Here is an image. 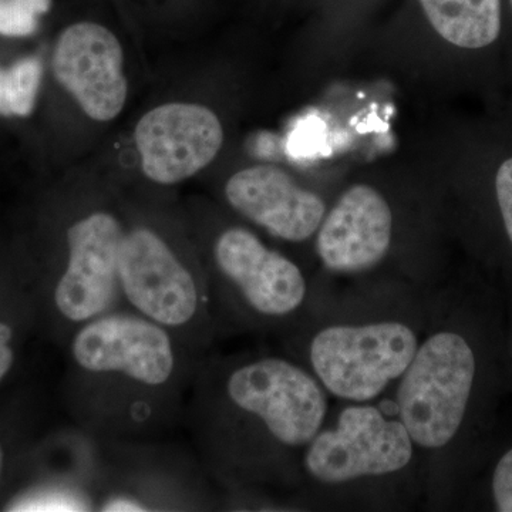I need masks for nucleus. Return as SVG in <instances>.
<instances>
[{
    "instance_id": "f257e3e1",
    "label": "nucleus",
    "mask_w": 512,
    "mask_h": 512,
    "mask_svg": "<svg viewBox=\"0 0 512 512\" xmlns=\"http://www.w3.org/2000/svg\"><path fill=\"white\" fill-rule=\"evenodd\" d=\"M197 352L130 309L104 313L69 339L77 423L100 439H144L180 416Z\"/></svg>"
},
{
    "instance_id": "f03ea898",
    "label": "nucleus",
    "mask_w": 512,
    "mask_h": 512,
    "mask_svg": "<svg viewBox=\"0 0 512 512\" xmlns=\"http://www.w3.org/2000/svg\"><path fill=\"white\" fill-rule=\"evenodd\" d=\"M190 396L191 426L205 454L242 434L286 450L306 447L328 416V396L316 376L276 356L221 372L198 366Z\"/></svg>"
},
{
    "instance_id": "7ed1b4c3",
    "label": "nucleus",
    "mask_w": 512,
    "mask_h": 512,
    "mask_svg": "<svg viewBox=\"0 0 512 512\" xmlns=\"http://www.w3.org/2000/svg\"><path fill=\"white\" fill-rule=\"evenodd\" d=\"M123 306L200 352L215 335L204 269L150 225L126 228L119 254Z\"/></svg>"
},
{
    "instance_id": "20e7f679",
    "label": "nucleus",
    "mask_w": 512,
    "mask_h": 512,
    "mask_svg": "<svg viewBox=\"0 0 512 512\" xmlns=\"http://www.w3.org/2000/svg\"><path fill=\"white\" fill-rule=\"evenodd\" d=\"M476 357L458 333H433L416 350L397 387V412L414 446L446 447L463 424Z\"/></svg>"
},
{
    "instance_id": "39448f33",
    "label": "nucleus",
    "mask_w": 512,
    "mask_h": 512,
    "mask_svg": "<svg viewBox=\"0 0 512 512\" xmlns=\"http://www.w3.org/2000/svg\"><path fill=\"white\" fill-rule=\"evenodd\" d=\"M419 345L416 332L399 320L328 326L313 336L309 363L326 392L365 403L402 377Z\"/></svg>"
},
{
    "instance_id": "423d86ee",
    "label": "nucleus",
    "mask_w": 512,
    "mask_h": 512,
    "mask_svg": "<svg viewBox=\"0 0 512 512\" xmlns=\"http://www.w3.org/2000/svg\"><path fill=\"white\" fill-rule=\"evenodd\" d=\"M212 278H207L212 315L225 306L261 320L288 318L308 295L299 266L266 247L254 232L224 229L212 244ZM215 319V318H214Z\"/></svg>"
},
{
    "instance_id": "0eeeda50",
    "label": "nucleus",
    "mask_w": 512,
    "mask_h": 512,
    "mask_svg": "<svg viewBox=\"0 0 512 512\" xmlns=\"http://www.w3.org/2000/svg\"><path fill=\"white\" fill-rule=\"evenodd\" d=\"M126 227L117 215L96 210L66 229V259L52 286V305L67 339L84 323L124 308L119 254Z\"/></svg>"
},
{
    "instance_id": "6e6552de",
    "label": "nucleus",
    "mask_w": 512,
    "mask_h": 512,
    "mask_svg": "<svg viewBox=\"0 0 512 512\" xmlns=\"http://www.w3.org/2000/svg\"><path fill=\"white\" fill-rule=\"evenodd\" d=\"M414 443L402 421L375 406L353 404L340 412L335 429L320 430L306 446L303 467L322 484H346L399 473L413 458Z\"/></svg>"
},
{
    "instance_id": "1a4fd4ad",
    "label": "nucleus",
    "mask_w": 512,
    "mask_h": 512,
    "mask_svg": "<svg viewBox=\"0 0 512 512\" xmlns=\"http://www.w3.org/2000/svg\"><path fill=\"white\" fill-rule=\"evenodd\" d=\"M141 170L160 185L183 183L220 153L224 128L201 104L167 103L148 111L134 131Z\"/></svg>"
},
{
    "instance_id": "9d476101",
    "label": "nucleus",
    "mask_w": 512,
    "mask_h": 512,
    "mask_svg": "<svg viewBox=\"0 0 512 512\" xmlns=\"http://www.w3.org/2000/svg\"><path fill=\"white\" fill-rule=\"evenodd\" d=\"M120 40L93 22L74 23L60 33L53 52V73L84 114L106 123L126 106L128 84Z\"/></svg>"
},
{
    "instance_id": "9b49d317",
    "label": "nucleus",
    "mask_w": 512,
    "mask_h": 512,
    "mask_svg": "<svg viewBox=\"0 0 512 512\" xmlns=\"http://www.w3.org/2000/svg\"><path fill=\"white\" fill-rule=\"evenodd\" d=\"M225 198L238 214L276 238L302 242L318 232L326 205L281 168L254 165L232 175Z\"/></svg>"
},
{
    "instance_id": "f8f14e48",
    "label": "nucleus",
    "mask_w": 512,
    "mask_h": 512,
    "mask_svg": "<svg viewBox=\"0 0 512 512\" xmlns=\"http://www.w3.org/2000/svg\"><path fill=\"white\" fill-rule=\"evenodd\" d=\"M393 215L380 192L355 185L343 192L318 229L316 249L333 272H362L389 252Z\"/></svg>"
},
{
    "instance_id": "ddd939ff",
    "label": "nucleus",
    "mask_w": 512,
    "mask_h": 512,
    "mask_svg": "<svg viewBox=\"0 0 512 512\" xmlns=\"http://www.w3.org/2000/svg\"><path fill=\"white\" fill-rule=\"evenodd\" d=\"M441 37L464 49H481L497 40L501 0H420Z\"/></svg>"
},
{
    "instance_id": "4468645a",
    "label": "nucleus",
    "mask_w": 512,
    "mask_h": 512,
    "mask_svg": "<svg viewBox=\"0 0 512 512\" xmlns=\"http://www.w3.org/2000/svg\"><path fill=\"white\" fill-rule=\"evenodd\" d=\"M43 67L36 57L13 63L0 74V116L29 117L36 106Z\"/></svg>"
},
{
    "instance_id": "2eb2a0df",
    "label": "nucleus",
    "mask_w": 512,
    "mask_h": 512,
    "mask_svg": "<svg viewBox=\"0 0 512 512\" xmlns=\"http://www.w3.org/2000/svg\"><path fill=\"white\" fill-rule=\"evenodd\" d=\"M50 8L52 0H0V36H32L39 26L37 18Z\"/></svg>"
},
{
    "instance_id": "dca6fc26",
    "label": "nucleus",
    "mask_w": 512,
    "mask_h": 512,
    "mask_svg": "<svg viewBox=\"0 0 512 512\" xmlns=\"http://www.w3.org/2000/svg\"><path fill=\"white\" fill-rule=\"evenodd\" d=\"M493 494L498 511L512 512V448L495 467Z\"/></svg>"
},
{
    "instance_id": "f3484780",
    "label": "nucleus",
    "mask_w": 512,
    "mask_h": 512,
    "mask_svg": "<svg viewBox=\"0 0 512 512\" xmlns=\"http://www.w3.org/2000/svg\"><path fill=\"white\" fill-rule=\"evenodd\" d=\"M498 205L503 215L505 229L512 242V158L504 161L495 178Z\"/></svg>"
},
{
    "instance_id": "a211bd4d",
    "label": "nucleus",
    "mask_w": 512,
    "mask_h": 512,
    "mask_svg": "<svg viewBox=\"0 0 512 512\" xmlns=\"http://www.w3.org/2000/svg\"><path fill=\"white\" fill-rule=\"evenodd\" d=\"M13 336L15 332L12 325L8 322H0V383L8 376L15 363V352L12 348Z\"/></svg>"
},
{
    "instance_id": "6ab92c4d",
    "label": "nucleus",
    "mask_w": 512,
    "mask_h": 512,
    "mask_svg": "<svg viewBox=\"0 0 512 512\" xmlns=\"http://www.w3.org/2000/svg\"><path fill=\"white\" fill-rule=\"evenodd\" d=\"M2 468H3V450H2V446H0V473H2Z\"/></svg>"
},
{
    "instance_id": "aec40b11",
    "label": "nucleus",
    "mask_w": 512,
    "mask_h": 512,
    "mask_svg": "<svg viewBox=\"0 0 512 512\" xmlns=\"http://www.w3.org/2000/svg\"><path fill=\"white\" fill-rule=\"evenodd\" d=\"M511 3H512V0H511Z\"/></svg>"
}]
</instances>
